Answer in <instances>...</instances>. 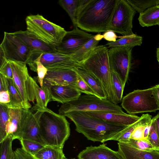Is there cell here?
<instances>
[{"instance_id":"obj_1","label":"cell","mask_w":159,"mask_h":159,"mask_svg":"<svg viewBox=\"0 0 159 159\" xmlns=\"http://www.w3.org/2000/svg\"><path fill=\"white\" fill-rule=\"evenodd\" d=\"M117 1L91 0L77 17V26L88 32H105L109 30Z\"/></svg>"},{"instance_id":"obj_2","label":"cell","mask_w":159,"mask_h":159,"mask_svg":"<svg viewBox=\"0 0 159 159\" xmlns=\"http://www.w3.org/2000/svg\"><path fill=\"white\" fill-rule=\"evenodd\" d=\"M74 123L76 130L88 140L104 143L127 126L112 124L93 117L86 112L76 111L62 115Z\"/></svg>"},{"instance_id":"obj_3","label":"cell","mask_w":159,"mask_h":159,"mask_svg":"<svg viewBox=\"0 0 159 159\" xmlns=\"http://www.w3.org/2000/svg\"><path fill=\"white\" fill-rule=\"evenodd\" d=\"M38 108L39 133L44 145L63 147L70 134V123L66 117L47 107Z\"/></svg>"},{"instance_id":"obj_4","label":"cell","mask_w":159,"mask_h":159,"mask_svg":"<svg viewBox=\"0 0 159 159\" xmlns=\"http://www.w3.org/2000/svg\"><path fill=\"white\" fill-rule=\"evenodd\" d=\"M108 51L107 47L105 46H98L89 57L80 64L100 82L105 90L107 99L115 104L112 89L111 70Z\"/></svg>"},{"instance_id":"obj_5","label":"cell","mask_w":159,"mask_h":159,"mask_svg":"<svg viewBox=\"0 0 159 159\" xmlns=\"http://www.w3.org/2000/svg\"><path fill=\"white\" fill-rule=\"evenodd\" d=\"M25 20L27 31L40 40L54 47L61 42L67 32L39 14L28 16Z\"/></svg>"},{"instance_id":"obj_6","label":"cell","mask_w":159,"mask_h":159,"mask_svg":"<svg viewBox=\"0 0 159 159\" xmlns=\"http://www.w3.org/2000/svg\"><path fill=\"white\" fill-rule=\"evenodd\" d=\"M104 111L117 113H124L121 107L107 99L101 98L97 96L84 94L77 99L61 105L59 114L64 115L76 111L88 112Z\"/></svg>"},{"instance_id":"obj_7","label":"cell","mask_w":159,"mask_h":159,"mask_svg":"<svg viewBox=\"0 0 159 159\" xmlns=\"http://www.w3.org/2000/svg\"><path fill=\"white\" fill-rule=\"evenodd\" d=\"M153 88L134 90L124 97L122 107L129 114L155 112L159 107L152 95Z\"/></svg>"},{"instance_id":"obj_8","label":"cell","mask_w":159,"mask_h":159,"mask_svg":"<svg viewBox=\"0 0 159 159\" xmlns=\"http://www.w3.org/2000/svg\"><path fill=\"white\" fill-rule=\"evenodd\" d=\"M136 11L126 0H117L110 22L109 30L123 36L134 35L133 21Z\"/></svg>"},{"instance_id":"obj_9","label":"cell","mask_w":159,"mask_h":159,"mask_svg":"<svg viewBox=\"0 0 159 159\" xmlns=\"http://www.w3.org/2000/svg\"><path fill=\"white\" fill-rule=\"evenodd\" d=\"M0 50L7 60L27 64L32 53L29 49L14 34L4 32Z\"/></svg>"},{"instance_id":"obj_10","label":"cell","mask_w":159,"mask_h":159,"mask_svg":"<svg viewBox=\"0 0 159 159\" xmlns=\"http://www.w3.org/2000/svg\"><path fill=\"white\" fill-rule=\"evenodd\" d=\"M133 48L111 47L108 51L111 69L116 71L119 75L124 88L127 81L131 68Z\"/></svg>"},{"instance_id":"obj_11","label":"cell","mask_w":159,"mask_h":159,"mask_svg":"<svg viewBox=\"0 0 159 159\" xmlns=\"http://www.w3.org/2000/svg\"><path fill=\"white\" fill-rule=\"evenodd\" d=\"M94 36L78 27H74L67 32L61 42L55 48L57 52L70 56Z\"/></svg>"},{"instance_id":"obj_12","label":"cell","mask_w":159,"mask_h":159,"mask_svg":"<svg viewBox=\"0 0 159 159\" xmlns=\"http://www.w3.org/2000/svg\"><path fill=\"white\" fill-rule=\"evenodd\" d=\"M33 109L35 110L34 113L29 109L23 108L22 120L17 139L19 140H30L44 145L39 133V119L40 110L35 107Z\"/></svg>"},{"instance_id":"obj_13","label":"cell","mask_w":159,"mask_h":159,"mask_svg":"<svg viewBox=\"0 0 159 159\" xmlns=\"http://www.w3.org/2000/svg\"><path fill=\"white\" fill-rule=\"evenodd\" d=\"M34 61H40L48 70L73 69L80 64L74 61L70 56L57 51L32 54L27 64Z\"/></svg>"},{"instance_id":"obj_14","label":"cell","mask_w":159,"mask_h":159,"mask_svg":"<svg viewBox=\"0 0 159 159\" xmlns=\"http://www.w3.org/2000/svg\"><path fill=\"white\" fill-rule=\"evenodd\" d=\"M13 71L14 84L24 101L25 108L29 109L31 105L30 102L28 93L29 75L26 63L9 61Z\"/></svg>"},{"instance_id":"obj_15","label":"cell","mask_w":159,"mask_h":159,"mask_svg":"<svg viewBox=\"0 0 159 159\" xmlns=\"http://www.w3.org/2000/svg\"><path fill=\"white\" fill-rule=\"evenodd\" d=\"M78 75L73 69L48 70L43 82L51 85L75 87Z\"/></svg>"},{"instance_id":"obj_16","label":"cell","mask_w":159,"mask_h":159,"mask_svg":"<svg viewBox=\"0 0 159 159\" xmlns=\"http://www.w3.org/2000/svg\"><path fill=\"white\" fill-rule=\"evenodd\" d=\"M89 115L105 122L120 126H128L137 122L140 117L123 113L97 111L86 112Z\"/></svg>"},{"instance_id":"obj_17","label":"cell","mask_w":159,"mask_h":159,"mask_svg":"<svg viewBox=\"0 0 159 159\" xmlns=\"http://www.w3.org/2000/svg\"><path fill=\"white\" fill-rule=\"evenodd\" d=\"M13 33L29 49L32 54L56 51L54 46L40 40L27 30Z\"/></svg>"},{"instance_id":"obj_18","label":"cell","mask_w":159,"mask_h":159,"mask_svg":"<svg viewBox=\"0 0 159 159\" xmlns=\"http://www.w3.org/2000/svg\"><path fill=\"white\" fill-rule=\"evenodd\" d=\"M43 83L47 86L50 91L52 101L62 104L76 100L81 95V93L74 86Z\"/></svg>"},{"instance_id":"obj_19","label":"cell","mask_w":159,"mask_h":159,"mask_svg":"<svg viewBox=\"0 0 159 159\" xmlns=\"http://www.w3.org/2000/svg\"><path fill=\"white\" fill-rule=\"evenodd\" d=\"M79 159H123L118 152L104 144L88 147L78 155Z\"/></svg>"},{"instance_id":"obj_20","label":"cell","mask_w":159,"mask_h":159,"mask_svg":"<svg viewBox=\"0 0 159 159\" xmlns=\"http://www.w3.org/2000/svg\"><path fill=\"white\" fill-rule=\"evenodd\" d=\"M118 144L117 152L123 159H159V151L140 150L124 142Z\"/></svg>"},{"instance_id":"obj_21","label":"cell","mask_w":159,"mask_h":159,"mask_svg":"<svg viewBox=\"0 0 159 159\" xmlns=\"http://www.w3.org/2000/svg\"><path fill=\"white\" fill-rule=\"evenodd\" d=\"M30 90L32 102L34 103L36 100L35 107L43 108L47 107L48 103L52 101L50 91L45 84L39 87L36 81L31 76Z\"/></svg>"},{"instance_id":"obj_22","label":"cell","mask_w":159,"mask_h":159,"mask_svg":"<svg viewBox=\"0 0 159 159\" xmlns=\"http://www.w3.org/2000/svg\"><path fill=\"white\" fill-rule=\"evenodd\" d=\"M77 74L91 88L97 97L102 99H107L105 90L100 82L80 64L74 69Z\"/></svg>"},{"instance_id":"obj_23","label":"cell","mask_w":159,"mask_h":159,"mask_svg":"<svg viewBox=\"0 0 159 159\" xmlns=\"http://www.w3.org/2000/svg\"><path fill=\"white\" fill-rule=\"evenodd\" d=\"M9 117L6 126L7 136L17 139L20 133L23 108H9Z\"/></svg>"},{"instance_id":"obj_24","label":"cell","mask_w":159,"mask_h":159,"mask_svg":"<svg viewBox=\"0 0 159 159\" xmlns=\"http://www.w3.org/2000/svg\"><path fill=\"white\" fill-rule=\"evenodd\" d=\"M138 20L142 27L151 26L159 24V7H151L139 14Z\"/></svg>"},{"instance_id":"obj_25","label":"cell","mask_w":159,"mask_h":159,"mask_svg":"<svg viewBox=\"0 0 159 159\" xmlns=\"http://www.w3.org/2000/svg\"><path fill=\"white\" fill-rule=\"evenodd\" d=\"M94 37L85 43L81 48L70 56L75 61L81 63L84 61L98 46L100 41Z\"/></svg>"},{"instance_id":"obj_26","label":"cell","mask_w":159,"mask_h":159,"mask_svg":"<svg viewBox=\"0 0 159 159\" xmlns=\"http://www.w3.org/2000/svg\"><path fill=\"white\" fill-rule=\"evenodd\" d=\"M63 149L61 147L45 145L33 157L35 159H64Z\"/></svg>"},{"instance_id":"obj_27","label":"cell","mask_w":159,"mask_h":159,"mask_svg":"<svg viewBox=\"0 0 159 159\" xmlns=\"http://www.w3.org/2000/svg\"><path fill=\"white\" fill-rule=\"evenodd\" d=\"M142 37L134 34L129 36L120 37V39L115 42L107 43L106 45L110 47H132L140 46L142 43Z\"/></svg>"},{"instance_id":"obj_28","label":"cell","mask_w":159,"mask_h":159,"mask_svg":"<svg viewBox=\"0 0 159 159\" xmlns=\"http://www.w3.org/2000/svg\"><path fill=\"white\" fill-rule=\"evenodd\" d=\"M7 80L8 90L9 93L11 101L9 103L6 105L9 108H25L24 101L14 84L13 80L7 78Z\"/></svg>"},{"instance_id":"obj_29","label":"cell","mask_w":159,"mask_h":159,"mask_svg":"<svg viewBox=\"0 0 159 159\" xmlns=\"http://www.w3.org/2000/svg\"><path fill=\"white\" fill-rule=\"evenodd\" d=\"M111 87L115 104L117 105L121 102L124 88L118 73L111 70Z\"/></svg>"},{"instance_id":"obj_30","label":"cell","mask_w":159,"mask_h":159,"mask_svg":"<svg viewBox=\"0 0 159 159\" xmlns=\"http://www.w3.org/2000/svg\"><path fill=\"white\" fill-rule=\"evenodd\" d=\"M80 0H60L58 3L67 12L74 27H78L76 24L77 14Z\"/></svg>"},{"instance_id":"obj_31","label":"cell","mask_w":159,"mask_h":159,"mask_svg":"<svg viewBox=\"0 0 159 159\" xmlns=\"http://www.w3.org/2000/svg\"><path fill=\"white\" fill-rule=\"evenodd\" d=\"M143 118V114L136 122L128 126L118 134L111 138L109 140L117 141L119 142H125L129 140L135 129L140 124Z\"/></svg>"},{"instance_id":"obj_32","label":"cell","mask_w":159,"mask_h":159,"mask_svg":"<svg viewBox=\"0 0 159 159\" xmlns=\"http://www.w3.org/2000/svg\"><path fill=\"white\" fill-rule=\"evenodd\" d=\"M9 109L6 105L0 104V143L7 136L6 126L9 117Z\"/></svg>"},{"instance_id":"obj_33","label":"cell","mask_w":159,"mask_h":159,"mask_svg":"<svg viewBox=\"0 0 159 159\" xmlns=\"http://www.w3.org/2000/svg\"><path fill=\"white\" fill-rule=\"evenodd\" d=\"M134 9L139 14L152 7L157 6L159 0H126Z\"/></svg>"},{"instance_id":"obj_34","label":"cell","mask_w":159,"mask_h":159,"mask_svg":"<svg viewBox=\"0 0 159 159\" xmlns=\"http://www.w3.org/2000/svg\"><path fill=\"white\" fill-rule=\"evenodd\" d=\"M12 137L7 136L0 143V159H11L14 151L12 148Z\"/></svg>"},{"instance_id":"obj_35","label":"cell","mask_w":159,"mask_h":159,"mask_svg":"<svg viewBox=\"0 0 159 159\" xmlns=\"http://www.w3.org/2000/svg\"><path fill=\"white\" fill-rule=\"evenodd\" d=\"M28 64L32 70L37 72L38 82L40 87L42 86L44 78L48 71V69L39 61H33Z\"/></svg>"},{"instance_id":"obj_36","label":"cell","mask_w":159,"mask_h":159,"mask_svg":"<svg viewBox=\"0 0 159 159\" xmlns=\"http://www.w3.org/2000/svg\"><path fill=\"white\" fill-rule=\"evenodd\" d=\"M22 148L33 156L41 150L44 145L30 140L21 139L20 140Z\"/></svg>"},{"instance_id":"obj_37","label":"cell","mask_w":159,"mask_h":159,"mask_svg":"<svg viewBox=\"0 0 159 159\" xmlns=\"http://www.w3.org/2000/svg\"><path fill=\"white\" fill-rule=\"evenodd\" d=\"M124 143L143 150L159 151L158 149L154 147L149 141L145 140H136L129 139Z\"/></svg>"},{"instance_id":"obj_38","label":"cell","mask_w":159,"mask_h":159,"mask_svg":"<svg viewBox=\"0 0 159 159\" xmlns=\"http://www.w3.org/2000/svg\"><path fill=\"white\" fill-rule=\"evenodd\" d=\"M75 87L81 93L97 96L96 93L78 75Z\"/></svg>"},{"instance_id":"obj_39","label":"cell","mask_w":159,"mask_h":159,"mask_svg":"<svg viewBox=\"0 0 159 159\" xmlns=\"http://www.w3.org/2000/svg\"><path fill=\"white\" fill-rule=\"evenodd\" d=\"M148 140L151 144L159 150V139L154 121L152 119V124L148 135Z\"/></svg>"},{"instance_id":"obj_40","label":"cell","mask_w":159,"mask_h":159,"mask_svg":"<svg viewBox=\"0 0 159 159\" xmlns=\"http://www.w3.org/2000/svg\"><path fill=\"white\" fill-rule=\"evenodd\" d=\"M0 74L8 79H13V71L9 61L7 60L0 66Z\"/></svg>"},{"instance_id":"obj_41","label":"cell","mask_w":159,"mask_h":159,"mask_svg":"<svg viewBox=\"0 0 159 159\" xmlns=\"http://www.w3.org/2000/svg\"><path fill=\"white\" fill-rule=\"evenodd\" d=\"M11 159H35L30 154L26 152L22 148H17L14 151Z\"/></svg>"},{"instance_id":"obj_42","label":"cell","mask_w":159,"mask_h":159,"mask_svg":"<svg viewBox=\"0 0 159 159\" xmlns=\"http://www.w3.org/2000/svg\"><path fill=\"white\" fill-rule=\"evenodd\" d=\"M102 35L104 39L110 42L116 41L117 40L116 39L119 38L115 32L111 30L106 31Z\"/></svg>"},{"instance_id":"obj_43","label":"cell","mask_w":159,"mask_h":159,"mask_svg":"<svg viewBox=\"0 0 159 159\" xmlns=\"http://www.w3.org/2000/svg\"><path fill=\"white\" fill-rule=\"evenodd\" d=\"M11 101L9 92L8 91L0 92V104L7 105Z\"/></svg>"},{"instance_id":"obj_44","label":"cell","mask_w":159,"mask_h":159,"mask_svg":"<svg viewBox=\"0 0 159 159\" xmlns=\"http://www.w3.org/2000/svg\"><path fill=\"white\" fill-rule=\"evenodd\" d=\"M0 92L2 91H8L7 78L1 74H0Z\"/></svg>"},{"instance_id":"obj_45","label":"cell","mask_w":159,"mask_h":159,"mask_svg":"<svg viewBox=\"0 0 159 159\" xmlns=\"http://www.w3.org/2000/svg\"><path fill=\"white\" fill-rule=\"evenodd\" d=\"M90 0H80L77 11V18L81 11L89 2Z\"/></svg>"},{"instance_id":"obj_46","label":"cell","mask_w":159,"mask_h":159,"mask_svg":"<svg viewBox=\"0 0 159 159\" xmlns=\"http://www.w3.org/2000/svg\"><path fill=\"white\" fill-rule=\"evenodd\" d=\"M152 95L155 98L159 107V84L153 87Z\"/></svg>"},{"instance_id":"obj_47","label":"cell","mask_w":159,"mask_h":159,"mask_svg":"<svg viewBox=\"0 0 159 159\" xmlns=\"http://www.w3.org/2000/svg\"><path fill=\"white\" fill-rule=\"evenodd\" d=\"M155 124L157 133L159 139V112L152 118Z\"/></svg>"},{"instance_id":"obj_48","label":"cell","mask_w":159,"mask_h":159,"mask_svg":"<svg viewBox=\"0 0 159 159\" xmlns=\"http://www.w3.org/2000/svg\"><path fill=\"white\" fill-rule=\"evenodd\" d=\"M156 54L157 59L159 63V47L157 48Z\"/></svg>"},{"instance_id":"obj_49","label":"cell","mask_w":159,"mask_h":159,"mask_svg":"<svg viewBox=\"0 0 159 159\" xmlns=\"http://www.w3.org/2000/svg\"><path fill=\"white\" fill-rule=\"evenodd\" d=\"M64 159H67V158H66V157ZM75 159V158H74V159Z\"/></svg>"},{"instance_id":"obj_50","label":"cell","mask_w":159,"mask_h":159,"mask_svg":"<svg viewBox=\"0 0 159 159\" xmlns=\"http://www.w3.org/2000/svg\"><path fill=\"white\" fill-rule=\"evenodd\" d=\"M157 6H158V7H159V4Z\"/></svg>"},{"instance_id":"obj_51","label":"cell","mask_w":159,"mask_h":159,"mask_svg":"<svg viewBox=\"0 0 159 159\" xmlns=\"http://www.w3.org/2000/svg\"><path fill=\"white\" fill-rule=\"evenodd\" d=\"M158 25H159V24Z\"/></svg>"}]
</instances>
